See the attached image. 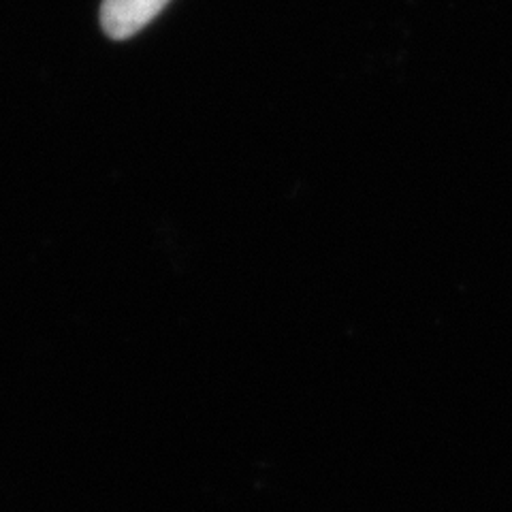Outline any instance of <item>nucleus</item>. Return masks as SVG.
<instances>
[{
    "instance_id": "f257e3e1",
    "label": "nucleus",
    "mask_w": 512,
    "mask_h": 512,
    "mask_svg": "<svg viewBox=\"0 0 512 512\" xmlns=\"http://www.w3.org/2000/svg\"><path fill=\"white\" fill-rule=\"evenodd\" d=\"M169 3L171 0H103L101 26L111 39H131L158 18Z\"/></svg>"
}]
</instances>
